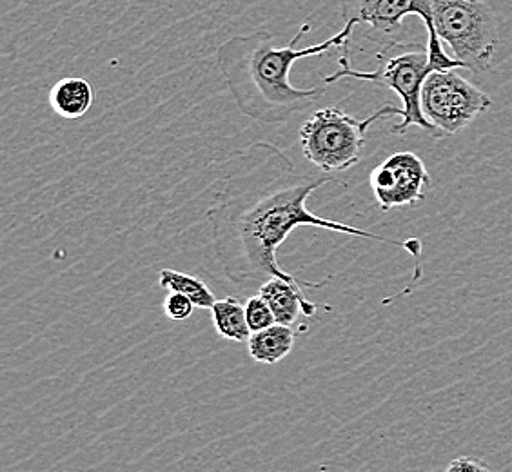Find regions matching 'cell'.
Wrapping results in <instances>:
<instances>
[{
    "mask_svg": "<svg viewBox=\"0 0 512 472\" xmlns=\"http://www.w3.org/2000/svg\"><path fill=\"white\" fill-rule=\"evenodd\" d=\"M158 284L162 289H168L169 293L188 296L195 307L200 309H211L217 302V296L213 295V291L202 280L175 269H162L158 276Z\"/></svg>",
    "mask_w": 512,
    "mask_h": 472,
    "instance_id": "13",
    "label": "cell"
},
{
    "mask_svg": "<svg viewBox=\"0 0 512 472\" xmlns=\"http://www.w3.org/2000/svg\"><path fill=\"white\" fill-rule=\"evenodd\" d=\"M356 26L355 20H345L342 31L302 50L298 42L311 31L306 22L287 46H278L275 35L264 30L226 40L217 50L218 69L240 113L258 124L278 126L313 108L325 88H295L291 68L296 60L349 48Z\"/></svg>",
    "mask_w": 512,
    "mask_h": 472,
    "instance_id": "2",
    "label": "cell"
},
{
    "mask_svg": "<svg viewBox=\"0 0 512 472\" xmlns=\"http://www.w3.org/2000/svg\"><path fill=\"white\" fill-rule=\"evenodd\" d=\"M433 24L474 75L489 73L512 53V0H433Z\"/></svg>",
    "mask_w": 512,
    "mask_h": 472,
    "instance_id": "3",
    "label": "cell"
},
{
    "mask_svg": "<svg viewBox=\"0 0 512 472\" xmlns=\"http://www.w3.org/2000/svg\"><path fill=\"white\" fill-rule=\"evenodd\" d=\"M404 109L385 104L365 120H356L340 108L316 109L298 129L300 148L306 160L322 173L355 168L362 158L365 135L376 120L402 117Z\"/></svg>",
    "mask_w": 512,
    "mask_h": 472,
    "instance_id": "5",
    "label": "cell"
},
{
    "mask_svg": "<svg viewBox=\"0 0 512 472\" xmlns=\"http://www.w3.org/2000/svg\"><path fill=\"white\" fill-rule=\"evenodd\" d=\"M333 182L338 184L329 173L298 171L286 151L271 142H255L231 158L206 217L211 246L227 280L238 286H262L284 278L307 289L324 287L329 278L320 284L302 282L276 260L278 247L300 226L404 247L414 258L422 255L424 246L418 238L393 240L309 211L307 198Z\"/></svg>",
    "mask_w": 512,
    "mask_h": 472,
    "instance_id": "1",
    "label": "cell"
},
{
    "mask_svg": "<svg viewBox=\"0 0 512 472\" xmlns=\"http://www.w3.org/2000/svg\"><path fill=\"white\" fill-rule=\"evenodd\" d=\"M447 471H489V467L483 465V463L476 462L474 458L460 456V458H456L454 462L447 465Z\"/></svg>",
    "mask_w": 512,
    "mask_h": 472,
    "instance_id": "16",
    "label": "cell"
},
{
    "mask_svg": "<svg viewBox=\"0 0 512 472\" xmlns=\"http://www.w3.org/2000/svg\"><path fill=\"white\" fill-rule=\"evenodd\" d=\"M369 184L380 209L391 211L425 200V189L431 187V175L416 153L400 151L371 171Z\"/></svg>",
    "mask_w": 512,
    "mask_h": 472,
    "instance_id": "8",
    "label": "cell"
},
{
    "mask_svg": "<svg viewBox=\"0 0 512 472\" xmlns=\"http://www.w3.org/2000/svg\"><path fill=\"white\" fill-rule=\"evenodd\" d=\"M260 295L271 307L276 324L293 325L300 315L315 316L318 311V305L304 295V286L287 282L284 278L267 280L260 286Z\"/></svg>",
    "mask_w": 512,
    "mask_h": 472,
    "instance_id": "9",
    "label": "cell"
},
{
    "mask_svg": "<svg viewBox=\"0 0 512 472\" xmlns=\"http://www.w3.org/2000/svg\"><path fill=\"white\" fill-rule=\"evenodd\" d=\"M244 305H246L247 324H249L251 333L276 324V318L273 315V311H271V307H269V304L264 300V296L260 295V293L247 298V302Z\"/></svg>",
    "mask_w": 512,
    "mask_h": 472,
    "instance_id": "14",
    "label": "cell"
},
{
    "mask_svg": "<svg viewBox=\"0 0 512 472\" xmlns=\"http://www.w3.org/2000/svg\"><path fill=\"white\" fill-rule=\"evenodd\" d=\"M376 60L378 68L375 71H358L351 68V57L345 48L344 55L338 59L340 69L325 77V84H333L336 80L342 79H356L376 82L385 88L393 89L402 100L404 115L402 122L393 126L391 133L404 135L407 129L416 126L434 138H442L440 131L429 122L422 109V89L425 80L433 71H440L431 60L429 48L418 42L394 40L384 44V48L376 53Z\"/></svg>",
    "mask_w": 512,
    "mask_h": 472,
    "instance_id": "4",
    "label": "cell"
},
{
    "mask_svg": "<svg viewBox=\"0 0 512 472\" xmlns=\"http://www.w3.org/2000/svg\"><path fill=\"white\" fill-rule=\"evenodd\" d=\"M95 91L88 80L80 77H66L59 80L50 91V106L59 117L79 120L88 115L93 106Z\"/></svg>",
    "mask_w": 512,
    "mask_h": 472,
    "instance_id": "10",
    "label": "cell"
},
{
    "mask_svg": "<svg viewBox=\"0 0 512 472\" xmlns=\"http://www.w3.org/2000/svg\"><path fill=\"white\" fill-rule=\"evenodd\" d=\"M296 333L291 325L273 324L255 331L247 340L249 356L258 364L282 362L295 347Z\"/></svg>",
    "mask_w": 512,
    "mask_h": 472,
    "instance_id": "11",
    "label": "cell"
},
{
    "mask_svg": "<svg viewBox=\"0 0 512 472\" xmlns=\"http://www.w3.org/2000/svg\"><path fill=\"white\" fill-rule=\"evenodd\" d=\"M342 13L345 20L369 26L367 37L384 44L398 40L396 37L404 31L405 17L416 15L429 35L427 48L434 64L444 69L456 66V59L445 53L442 39L434 30L433 0H342Z\"/></svg>",
    "mask_w": 512,
    "mask_h": 472,
    "instance_id": "6",
    "label": "cell"
},
{
    "mask_svg": "<svg viewBox=\"0 0 512 472\" xmlns=\"http://www.w3.org/2000/svg\"><path fill=\"white\" fill-rule=\"evenodd\" d=\"M209 311L218 335L229 342H238V344L246 342L247 344L251 329L247 324L246 305L240 304L233 296H226L220 300L217 298V302Z\"/></svg>",
    "mask_w": 512,
    "mask_h": 472,
    "instance_id": "12",
    "label": "cell"
},
{
    "mask_svg": "<svg viewBox=\"0 0 512 472\" xmlns=\"http://www.w3.org/2000/svg\"><path fill=\"white\" fill-rule=\"evenodd\" d=\"M493 106L491 97L454 69L433 71L422 89L425 117L442 138L460 133Z\"/></svg>",
    "mask_w": 512,
    "mask_h": 472,
    "instance_id": "7",
    "label": "cell"
},
{
    "mask_svg": "<svg viewBox=\"0 0 512 472\" xmlns=\"http://www.w3.org/2000/svg\"><path fill=\"white\" fill-rule=\"evenodd\" d=\"M193 309L195 304L191 302V298L180 293H169L168 298L164 300V313L173 322L188 320L189 316L193 315Z\"/></svg>",
    "mask_w": 512,
    "mask_h": 472,
    "instance_id": "15",
    "label": "cell"
}]
</instances>
